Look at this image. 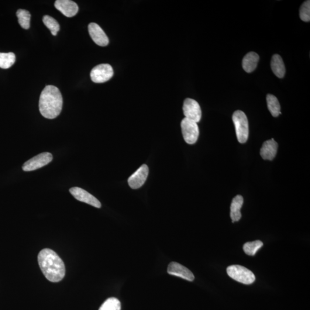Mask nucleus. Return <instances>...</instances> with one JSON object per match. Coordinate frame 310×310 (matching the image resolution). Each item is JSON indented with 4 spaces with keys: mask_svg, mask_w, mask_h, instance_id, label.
I'll list each match as a JSON object with an SVG mask.
<instances>
[{
    "mask_svg": "<svg viewBox=\"0 0 310 310\" xmlns=\"http://www.w3.org/2000/svg\"><path fill=\"white\" fill-rule=\"evenodd\" d=\"M38 263L47 280L57 282L64 277L65 268L64 262L52 249H44L38 254Z\"/></svg>",
    "mask_w": 310,
    "mask_h": 310,
    "instance_id": "nucleus-1",
    "label": "nucleus"
},
{
    "mask_svg": "<svg viewBox=\"0 0 310 310\" xmlns=\"http://www.w3.org/2000/svg\"><path fill=\"white\" fill-rule=\"evenodd\" d=\"M39 107L41 115L44 118H56L63 107V98L60 90L55 86H46L41 93Z\"/></svg>",
    "mask_w": 310,
    "mask_h": 310,
    "instance_id": "nucleus-2",
    "label": "nucleus"
},
{
    "mask_svg": "<svg viewBox=\"0 0 310 310\" xmlns=\"http://www.w3.org/2000/svg\"><path fill=\"white\" fill-rule=\"evenodd\" d=\"M232 119L238 141L242 144L246 143L249 136V124L246 114L237 110L233 113Z\"/></svg>",
    "mask_w": 310,
    "mask_h": 310,
    "instance_id": "nucleus-3",
    "label": "nucleus"
},
{
    "mask_svg": "<svg viewBox=\"0 0 310 310\" xmlns=\"http://www.w3.org/2000/svg\"><path fill=\"white\" fill-rule=\"evenodd\" d=\"M226 271L229 277L244 284H252L256 279L252 272L241 265H230Z\"/></svg>",
    "mask_w": 310,
    "mask_h": 310,
    "instance_id": "nucleus-4",
    "label": "nucleus"
},
{
    "mask_svg": "<svg viewBox=\"0 0 310 310\" xmlns=\"http://www.w3.org/2000/svg\"><path fill=\"white\" fill-rule=\"evenodd\" d=\"M183 136L186 143L194 144L197 141L199 134L197 123L187 118L183 119L181 122Z\"/></svg>",
    "mask_w": 310,
    "mask_h": 310,
    "instance_id": "nucleus-5",
    "label": "nucleus"
},
{
    "mask_svg": "<svg viewBox=\"0 0 310 310\" xmlns=\"http://www.w3.org/2000/svg\"><path fill=\"white\" fill-rule=\"evenodd\" d=\"M113 68L109 64H101L92 69L91 77L93 82L101 84L108 81L113 76Z\"/></svg>",
    "mask_w": 310,
    "mask_h": 310,
    "instance_id": "nucleus-6",
    "label": "nucleus"
},
{
    "mask_svg": "<svg viewBox=\"0 0 310 310\" xmlns=\"http://www.w3.org/2000/svg\"><path fill=\"white\" fill-rule=\"evenodd\" d=\"M53 155L48 153H43L30 158L23 165V170L26 172L32 171L45 166L53 160Z\"/></svg>",
    "mask_w": 310,
    "mask_h": 310,
    "instance_id": "nucleus-7",
    "label": "nucleus"
},
{
    "mask_svg": "<svg viewBox=\"0 0 310 310\" xmlns=\"http://www.w3.org/2000/svg\"><path fill=\"white\" fill-rule=\"evenodd\" d=\"M183 110H184L185 118L192 120L196 123L201 120L202 117L201 107L195 100L186 98L184 101Z\"/></svg>",
    "mask_w": 310,
    "mask_h": 310,
    "instance_id": "nucleus-8",
    "label": "nucleus"
},
{
    "mask_svg": "<svg viewBox=\"0 0 310 310\" xmlns=\"http://www.w3.org/2000/svg\"><path fill=\"white\" fill-rule=\"evenodd\" d=\"M70 192L78 201L88 203L96 208H101V203L95 196L81 188L74 187L70 189Z\"/></svg>",
    "mask_w": 310,
    "mask_h": 310,
    "instance_id": "nucleus-9",
    "label": "nucleus"
},
{
    "mask_svg": "<svg viewBox=\"0 0 310 310\" xmlns=\"http://www.w3.org/2000/svg\"><path fill=\"white\" fill-rule=\"evenodd\" d=\"M148 173H149V168L146 164H143L130 176L128 179V184L132 189H137L143 186L146 182Z\"/></svg>",
    "mask_w": 310,
    "mask_h": 310,
    "instance_id": "nucleus-10",
    "label": "nucleus"
},
{
    "mask_svg": "<svg viewBox=\"0 0 310 310\" xmlns=\"http://www.w3.org/2000/svg\"><path fill=\"white\" fill-rule=\"evenodd\" d=\"M88 30L90 36L95 44L101 47H105L108 45V36L97 24L94 23L89 24Z\"/></svg>",
    "mask_w": 310,
    "mask_h": 310,
    "instance_id": "nucleus-11",
    "label": "nucleus"
},
{
    "mask_svg": "<svg viewBox=\"0 0 310 310\" xmlns=\"http://www.w3.org/2000/svg\"><path fill=\"white\" fill-rule=\"evenodd\" d=\"M167 272L168 274L181 278L189 281H194L195 279L194 274L190 270L176 262H172L169 264Z\"/></svg>",
    "mask_w": 310,
    "mask_h": 310,
    "instance_id": "nucleus-12",
    "label": "nucleus"
},
{
    "mask_svg": "<svg viewBox=\"0 0 310 310\" xmlns=\"http://www.w3.org/2000/svg\"><path fill=\"white\" fill-rule=\"evenodd\" d=\"M54 5L57 9L67 17L75 16L79 10L77 3L70 0H57Z\"/></svg>",
    "mask_w": 310,
    "mask_h": 310,
    "instance_id": "nucleus-13",
    "label": "nucleus"
},
{
    "mask_svg": "<svg viewBox=\"0 0 310 310\" xmlns=\"http://www.w3.org/2000/svg\"><path fill=\"white\" fill-rule=\"evenodd\" d=\"M278 144L274 139L265 141L261 148L260 155L264 160H272L277 155Z\"/></svg>",
    "mask_w": 310,
    "mask_h": 310,
    "instance_id": "nucleus-14",
    "label": "nucleus"
},
{
    "mask_svg": "<svg viewBox=\"0 0 310 310\" xmlns=\"http://www.w3.org/2000/svg\"><path fill=\"white\" fill-rule=\"evenodd\" d=\"M243 203V197L240 195H237L233 199L230 206V217L233 223L239 221L241 219V209L242 208Z\"/></svg>",
    "mask_w": 310,
    "mask_h": 310,
    "instance_id": "nucleus-15",
    "label": "nucleus"
},
{
    "mask_svg": "<svg viewBox=\"0 0 310 310\" xmlns=\"http://www.w3.org/2000/svg\"><path fill=\"white\" fill-rule=\"evenodd\" d=\"M259 55L254 52H250L245 56L243 60V68L248 73H250L256 68Z\"/></svg>",
    "mask_w": 310,
    "mask_h": 310,
    "instance_id": "nucleus-16",
    "label": "nucleus"
},
{
    "mask_svg": "<svg viewBox=\"0 0 310 310\" xmlns=\"http://www.w3.org/2000/svg\"><path fill=\"white\" fill-rule=\"evenodd\" d=\"M271 66L274 74L279 78L284 77L285 74V67L283 61L281 57L278 54H275L272 58Z\"/></svg>",
    "mask_w": 310,
    "mask_h": 310,
    "instance_id": "nucleus-17",
    "label": "nucleus"
},
{
    "mask_svg": "<svg viewBox=\"0 0 310 310\" xmlns=\"http://www.w3.org/2000/svg\"><path fill=\"white\" fill-rule=\"evenodd\" d=\"M267 106L271 115L274 117H277L281 115L280 105L278 99L272 94H268L267 96Z\"/></svg>",
    "mask_w": 310,
    "mask_h": 310,
    "instance_id": "nucleus-18",
    "label": "nucleus"
},
{
    "mask_svg": "<svg viewBox=\"0 0 310 310\" xmlns=\"http://www.w3.org/2000/svg\"><path fill=\"white\" fill-rule=\"evenodd\" d=\"M18 22L23 29L28 30L30 27L31 14L27 10L19 9L16 12Z\"/></svg>",
    "mask_w": 310,
    "mask_h": 310,
    "instance_id": "nucleus-19",
    "label": "nucleus"
},
{
    "mask_svg": "<svg viewBox=\"0 0 310 310\" xmlns=\"http://www.w3.org/2000/svg\"><path fill=\"white\" fill-rule=\"evenodd\" d=\"M16 56L13 53H0V68L3 69L12 67L15 63Z\"/></svg>",
    "mask_w": 310,
    "mask_h": 310,
    "instance_id": "nucleus-20",
    "label": "nucleus"
},
{
    "mask_svg": "<svg viewBox=\"0 0 310 310\" xmlns=\"http://www.w3.org/2000/svg\"><path fill=\"white\" fill-rule=\"evenodd\" d=\"M263 246V242L260 240H257L245 244L243 246V250L247 254L253 256L256 254L258 249Z\"/></svg>",
    "mask_w": 310,
    "mask_h": 310,
    "instance_id": "nucleus-21",
    "label": "nucleus"
},
{
    "mask_svg": "<svg viewBox=\"0 0 310 310\" xmlns=\"http://www.w3.org/2000/svg\"><path fill=\"white\" fill-rule=\"evenodd\" d=\"M43 22L44 25L50 30L52 34L56 36L60 30V26L57 21L53 17L46 15L43 17Z\"/></svg>",
    "mask_w": 310,
    "mask_h": 310,
    "instance_id": "nucleus-22",
    "label": "nucleus"
},
{
    "mask_svg": "<svg viewBox=\"0 0 310 310\" xmlns=\"http://www.w3.org/2000/svg\"><path fill=\"white\" fill-rule=\"evenodd\" d=\"M99 310H121V303L117 298H110L103 303Z\"/></svg>",
    "mask_w": 310,
    "mask_h": 310,
    "instance_id": "nucleus-23",
    "label": "nucleus"
},
{
    "mask_svg": "<svg viewBox=\"0 0 310 310\" xmlns=\"http://www.w3.org/2000/svg\"><path fill=\"white\" fill-rule=\"evenodd\" d=\"M300 17L303 22H309L310 20V1L308 0L302 3L300 8Z\"/></svg>",
    "mask_w": 310,
    "mask_h": 310,
    "instance_id": "nucleus-24",
    "label": "nucleus"
}]
</instances>
